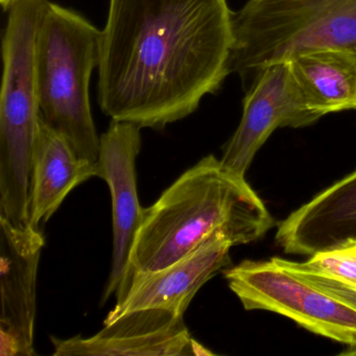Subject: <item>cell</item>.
Returning a JSON list of instances; mask_svg holds the SVG:
<instances>
[{
  "instance_id": "19",
  "label": "cell",
  "mask_w": 356,
  "mask_h": 356,
  "mask_svg": "<svg viewBox=\"0 0 356 356\" xmlns=\"http://www.w3.org/2000/svg\"><path fill=\"white\" fill-rule=\"evenodd\" d=\"M350 247H351V245H350ZM352 247H354V248H355V249H356V243H354V245H352Z\"/></svg>"
},
{
  "instance_id": "16",
  "label": "cell",
  "mask_w": 356,
  "mask_h": 356,
  "mask_svg": "<svg viewBox=\"0 0 356 356\" xmlns=\"http://www.w3.org/2000/svg\"><path fill=\"white\" fill-rule=\"evenodd\" d=\"M280 268H282V266H280ZM282 268L293 273V275L299 277L302 280L318 287L324 293L332 296L335 299L339 300V301L343 302V303L348 304V305L356 309V289H354V287L349 286V285L339 282V281L334 280V279L320 276V275L293 270V268Z\"/></svg>"
},
{
  "instance_id": "17",
  "label": "cell",
  "mask_w": 356,
  "mask_h": 356,
  "mask_svg": "<svg viewBox=\"0 0 356 356\" xmlns=\"http://www.w3.org/2000/svg\"><path fill=\"white\" fill-rule=\"evenodd\" d=\"M350 349L348 351L343 352L341 354H346V355H356V346H350Z\"/></svg>"
},
{
  "instance_id": "8",
  "label": "cell",
  "mask_w": 356,
  "mask_h": 356,
  "mask_svg": "<svg viewBox=\"0 0 356 356\" xmlns=\"http://www.w3.org/2000/svg\"><path fill=\"white\" fill-rule=\"evenodd\" d=\"M40 229L0 216V355H36V286L44 247Z\"/></svg>"
},
{
  "instance_id": "14",
  "label": "cell",
  "mask_w": 356,
  "mask_h": 356,
  "mask_svg": "<svg viewBox=\"0 0 356 356\" xmlns=\"http://www.w3.org/2000/svg\"><path fill=\"white\" fill-rule=\"evenodd\" d=\"M308 107L320 118L356 110V53L325 49L289 61Z\"/></svg>"
},
{
  "instance_id": "3",
  "label": "cell",
  "mask_w": 356,
  "mask_h": 356,
  "mask_svg": "<svg viewBox=\"0 0 356 356\" xmlns=\"http://www.w3.org/2000/svg\"><path fill=\"white\" fill-rule=\"evenodd\" d=\"M49 0H13L3 40L0 93V216L29 225L33 157L40 127L36 42Z\"/></svg>"
},
{
  "instance_id": "18",
  "label": "cell",
  "mask_w": 356,
  "mask_h": 356,
  "mask_svg": "<svg viewBox=\"0 0 356 356\" xmlns=\"http://www.w3.org/2000/svg\"><path fill=\"white\" fill-rule=\"evenodd\" d=\"M1 1V5H3V9H7L9 7L10 3L13 1V0H0Z\"/></svg>"
},
{
  "instance_id": "4",
  "label": "cell",
  "mask_w": 356,
  "mask_h": 356,
  "mask_svg": "<svg viewBox=\"0 0 356 356\" xmlns=\"http://www.w3.org/2000/svg\"><path fill=\"white\" fill-rule=\"evenodd\" d=\"M102 31L76 12L49 0L36 42L40 120L82 159L97 163L101 137L91 112L89 84L99 66Z\"/></svg>"
},
{
  "instance_id": "7",
  "label": "cell",
  "mask_w": 356,
  "mask_h": 356,
  "mask_svg": "<svg viewBox=\"0 0 356 356\" xmlns=\"http://www.w3.org/2000/svg\"><path fill=\"white\" fill-rule=\"evenodd\" d=\"M320 118L302 97L289 61L268 66L247 89L241 122L225 145L220 162L245 177L258 149L275 130L307 127Z\"/></svg>"
},
{
  "instance_id": "15",
  "label": "cell",
  "mask_w": 356,
  "mask_h": 356,
  "mask_svg": "<svg viewBox=\"0 0 356 356\" xmlns=\"http://www.w3.org/2000/svg\"><path fill=\"white\" fill-rule=\"evenodd\" d=\"M270 260L282 268L320 275L356 289V249L352 245L320 252L310 256L305 262L291 261L280 257H273Z\"/></svg>"
},
{
  "instance_id": "12",
  "label": "cell",
  "mask_w": 356,
  "mask_h": 356,
  "mask_svg": "<svg viewBox=\"0 0 356 356\" xmlns=\"http://www.w3.org/2000/svg\"><path fill=\"white\" fill-rule=\"evenodd\" d=\"M276 243L285 253L309 257L356 243V170L282 220Z\"/></svg>"
},
{
  "instance_id": "10",
  "label": "cell",
  "mask_w": 356,
  "mask_h": 356,
  "mask_svg": "<svg viewBox=\"0 0 356 356\" xmlns=\"http://www.w3.org/2000/svg\"><path fill=\"white\" fill-rule=\"evenodd\" d=\"M141 128L112 120L101 136L99 164L107 182L113 214V257L102 305L118 293L129 270L131 252L143 220V208L137 191L136 159L141 149Z\"/></svg>"
},
{
  "instance_id": "1",
  "label": "cell",
  "mask_w": 356,
  "mask_h": 356,
  "mask_svg": "<svg viewBox=\"0 0 356 356\" xmlns=\"http://www.w3.org/2000/svg\"><path fill=\"white\" fill-rule=\"evenodd\" d=\"M228 0H110L97 99L112 120L161 130L186 118L230 74Z\"/></svg>"
},
{
  "instance_id": "6",
  "label": "cell",
  "mask_w": 356,
  "mask_h": 356,
  "mask_svg": "<svg viewBox=\"0 0 356 356\" xmlns=\"http://www.w3.org/2000/svg\"><path fill=\"white\" fill-rule=\"evenodd\" d=\"M224 275L245 309L276 312L316 334L356 346V309L272 260H243Z\"/></svg>"
},
{
  "instance_id": "9",
  "label": "cell",
  "mask_w": 356,
  "mask_h": 356,
  "mask_svg": "<svg viewBox=\"0 0 356 356\" xmlns=\"http://www.w3.org/2000/svg\"><path fill=\"white\" fill-rule=\"evenodd\" d=\"M56 356L213 355L193 339L184 316L165 309H140L104 323L90 337H51Z\"/></svg>"
},
{
  "instance_id": "11",
  "label": "cell",
  "mask_w": 356,
  "mask_h": 356,
  "mask_svg": "<svg viewBox=\"0 0 356 356\" xmlns=\"http://www.w3.org/2000/svg\"><path fill=\"white\" fill-rule=\"evenodd\" d=\"M233 247L218 234L178 261L155 272H132L116 293L118 302L105 322L134 310L165 309L184 316L189 304L206 282L230 264Z\"/></svg>"
},
{
  "instance_id": "13",
  "label": "cell",
  "mask_w": 356,
  "mask_h": 356,
  "mask_svg": "<svg viewBox=\"0 0 356 356\" xmlns=\"http://www.w3.org/2000/svg\"><path fill=\"white\" fill-rule=\"evenodd\" d=\"M101 178L99 162L87 161L59 133L40 120L33 157L29 224L40 229L76 186Z\"/></svg>"
},
{
  "instance_id": "2",
  "label": "cell",
  "mask_w": 356,
  "mask_h": 356,
  "mask_svg": "<svg viewBox=\"0 0 356 356\" xmlns=\"http://www.w3.org/2000/svg\"><path fill=\"white\" fill-rule=\"evenodd\" d=\"M273 222L245 177L207 156L181 175L155 204L143 208L126 276L166 268L218 234L233 247L252 243Z\"/></svg>"
},
{
  "instance_id": "5",
  "label": "cell",
  "mask_w": 356,
  "mask_h": 356,
  "mask_svg": "<svg viewBox=\"0 0 356 356\" xmlns=\"http://www.w3.org/2000/svg\"><path fill=\"white\" fill-rule=\"evenodd\" d=\"M233 33L230 74L248 89L264 68L303 54L356 53V0H248Z\"/></svg>"
}]
</instances>
